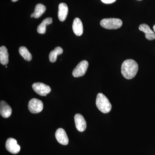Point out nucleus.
Here are the masks:
<instances>
[{"label": "nucleus", "instance_id": "f257e3e1", "mask_svg": "<svg viewBox=\"0 0 155 155\" xmlns=\"http://www.w3.org/2000/svg\"><path fill=\"white\" fill-rule=\"evenodd\" d=\"M138 70V64L134 60L128 59L122 63L121 72L126 79H131L135 77Z\"/></svg>", "mask_w": 155, "mask_h": 155}, {"label": "nucleus", "instance_id": "f03ea898", "mask_svg": "<svg viewBox=\"0 0 155 155\" xmlns=\"http://www.w3.org/2000/svg\"><path fill=\"white\" fill-rule=\"evenodd\" d=\"M96 104L98 110L104 114H107L111 111L112 105L107 97L102 93L98 94Z\"/></svg>", "mask_w": 155, "mask_h": 155}, {"label": "nucleus", "instance_id": "7ed1b4c3", "mask_svg": "<svg viewBox=\"0 0 155 155\" xmlns=\"http://www.w3.org/2000/svg\"><path fill=\"white\" fill-rule=\"evenodd\" d=\"M100 24L106 29H116L122 26V22L121 19L117 18H107L101 20Z\"/></svg>", "mask_w": 155, "mask_h": 155}, {"label": "nucleus", "instance_id": "20e7f679", "mask_svg": "<svg viewBox=\"0 0 155 155\" xmlns=\"http://www.w3.org/2000/svg\"><path fill=\"white\" fill-rule=\"evenodd\" d=\"M32 88L37 94L41 96H46L51 91V88L48 85L41 82L34 83L32 85Z\"/></svg>", "mask_w": 155, "mask_h": 155}, {"label": "nucleus", "instance_id": "39448f33", "mask_svg": "<svg viewBox=\"0 0 155 155\" xmlns=\"http://www.w3.org/2000/svg\"><path fill=\"white\" fill-rule=\"evenodd\" d=\"M43 103L41 100L38 99H32L28 103V110L32 114H38L41 112L43 109Z\"/></svg>", "mask_w": 155, "mask_h": 155}, {"label": "nucleus", "instance_id": "423d86ee", "mask_svg": "<svg viewBox=\"0 0 155 155\" xmlns=\"http://www.w3.org/2000/svg\"><path fill=\"white\" fill-rule=\"evenodd\" d=\"M88 67V63L86 61L80 62L72 72V75L74 77H79L83 76L86 73Z\"/></svg>", "mask_w": 155, "mask_h": 155}, {"label": "nucleus", "instance_id": "0eeeda50", "mask_svg": "<svg viewBox=\"0 0 155 155\" xmlns=\"http://www.w3.org/2000/svg\"><path fill=\"white\" fill-rule=\"evenodd\" d=\"M6 148L9 152L14 154L20 151V147L17 143V140L13 138H9L6 142Z\"/></svg>", "mask_w": 155, "mask_h": 155}, {"label": "nucleus", "instance_id": "6e6552de", "mask_svg": "<svg viewBox=\"0 0 155 155\" xmlns=\"http://www.w3.org/2000/svg\"><path fill=\"white\" fill-rule=\"evenodd\" d=\"M75 126L78 131L83 132L86 130L87 123L83 116L80 114H76L74 117Z\"/></svg>", "mask_w": 155, "mask_h": 155}, {"label": "nucleus", "instance_id": "1a4fd4ad", "mask_svg": "<svg viewBox=\"0 0 155 155\" xmlns=\"http://www.w3.org/2000/svg\"><path fill=\"white\" fill-rule=\"evenodd\" d=\"M56 139L58 142L63 145H67L69 143V139L66 131L63 128H58L55 133Z\"/></svg>", "mask_w": 155, "mask_h": 155}, {"label": "nucleus", "instance_id": "9d476101", "mask_svg": "<svg viewBox=\"0 0 155 155\" xmlns=\"http://www.w3.org/2000/svg\"><path fill=\"white\" fill-rule=\"evenodd\" d=\"M12 110L11 107L5 101H2L0 103V114L2 117L8 118L11 116Z\"/></svg>", "mask_w": 155, "mask_h": 155}, {"label": "nucleus", "instance_id": "9b49d317", "mask_svg": "<svg viewBox=\"0 0 155 155\" xmlns=\"http://www.w3.org/2000/svg\"><path fill=\"white\" fill-rule=\"evenodd\" d=\"M139 29L144 32L145 34V37L147 39L152 41L155 39V34L154 31L150 29L149 26L146 24H141L139 27Z\"/></svg>", "mask_w": 155, "mask_h": 155}, {"label": "nucleus", "instance_id": "f8f14e48", "mask_svg": "<svg viewBox=\"0 0 155 155\" xmlns=\"http://www.w3.org/2000/svg\"><path fill=\"white\" fill-rule=\"evenodd\" d=\"M72 29L75 35L79 36L83 33V26L81 19L78 18H75L72 24Z\"/></svg>", "mask_w": 155, "mask_h": 155}, {"label": "nucleus", "instance_id": "ddd939ff", "mask_svg": "<svg viewBox=\"0 0 155 155\" xmlns=\"http://www.w3.org/2000/svg\"><path fill=\"white\" fill-rule=\"evenodd\" d=\"M68 13V6L65 3H61L58 7V17L59 20L62 22L65 21L67 18Z\"/></svg>", "mask_w": 155, "mask_h": 155}, {"label": "nucleus", "instance_id": "4468645a", "mask_svg": "<svg viewBox=\"0 0 155 155\" xmlns=\"http://www.w3.org/2000/svg\"><path fill=\"white\" fill-rule=\"evenodd\" d=\"M9 62V54L8 49L5 46L0 48V62L3 65H6Z\"/></svg>", "mask_w": 155, "mask_h": 155}, {"label": "nucleus", "instance_id": "2eb2a0df", "mask_svg": "<svg viewBox=\"0 0 155 155\" xmlns=\"http://www.w3.org/2000/svg\"><path fill=\"white\" fill-rule=\"evenodd\" d=\"M52 18L51 17L46 18L43 20L41 23L38 25L37 28V31L38 33L41 34H44L46 32V27L47 25H50L52 23Z\"/></svg>", "mask_w": 155, "mask_h": 155}, {"label": "nucleus", "instance_id": "dca6fc26", "mask_svg": "<svg viewBox=\"0 0 155 155\" xmlns=\"http://www.w3.org/2000/svg\"><path fill=\"white\" fill-rule=\"evenodd\" d=\"M63 50L60 47H56L54 50L51 51L49 54V61L51 63H54L57 60L58 56L63 54Z\"/></svg>", "mask_w": 155, "mask_h": 155}, {"label": "nucleus", "instance_id": "f3484780", "mask_svg": "<svg viewBox=\"0 0 155 155\" xmlns=\"http://www.w3.org/2000/svg\"><path fill=\"white\" fill-rule=\"evenodd\" d=\"M46 9V8L44 5L41 4L37 5L35 9L34 12L33 13L34 17L35 18H38L41 17L45 11Z\"/></svg>", "mask_w": 155, "mask_h": 155}, {"label": "nucleus", "instance_id": "a211bd4d", "mask_svg": "<svg viewBox=\"0 0 155 155\" xmlns=\"http://www.w3.org/2000/svg\"><path fill=\"white\" fill-rule=\"evenodd\" d=\"M19 53L21 56L23 57L25 61H30L32 59V56L27 49V48L25 47H21L19 48Z\"/></svg>", "mask_w": 155, "mask_h": 155}, {"label": "nucleus", "instance_id": "6ab92c4d", "mask_svg": "<svg viewBox=\"0 0 155 155\" xmlns=\"http://www.w3.org/2000/svg\"><path fill=\"white\" fill-rule=\"evenodd\" d=\"M102 2L106 4H110L115 2L116 0H101Z\"/></svg>", "mask_w": 155, "mask_h": 155}, {"label": "nucleus", "instance_id": "aec40b11", "mask_svg": "<svg viewBox=\"0 0 155 155\" xmlns=\"http://www.w3.org/2000/svg\"><path fill=\"white\" fill-rule=\"evenodd\" d=\"M11 1H12V2H15L18 1V0H11Z\"/></svg>", "mask_w": 155, "mask_h": 155}, {"label": "nucleus", "instance_id": "412c9836", "mask_svg": "<svg viewBox=\"0 0 155 155\" xmlns=\"http://www.w3.org/2000/svg\"><path fill=\"white\" fill-rule=\"evenodd\" d=\"M31 17V18H32V17H34V14H32L30 16Z\"/></svg>", "mask_w": 155, "mask_h": 155}, {"label": "nucleus", "instance_id": "4be33fe9", "mask_svg": "<svg viewBox=\"0 0 155 155\" xmlns=\"http://www.w3.org/2000/svg\"><path fill=\"white\" fill-rule=\"evenodd\" d=\"M153 29L154 31L155 32V25H154L153 27Z\"/></svg>", "mask_w": 155, "mask_h": 155}, {"label": "nucleus", "instance_id": "5701e85b", "mask_svg": "<svg viewBox=\"0 0 155 155\" xmlns=\"http://www.w3.org/2000/svg\"><path fill=\"white\" fill-rule=\"evenodd\" d=\"M7 67H7V66H6V68H7Z\"/></svg>", "mask_w": 155, "mask_h": 155}, {"label": "nucleus", "instance_id": "b1692460", "mask_svg": "<svg viewBox=\"0 0 155 155\" xmlns=\"http://www.w3.org/2000/svg\"><path fill=\"white\" fill-rule=\"evenodd\" d=\"M138 1H141V0H138Z\"/></svg>", "mask_w": 155, "mask_h": 155}]
</instances>
